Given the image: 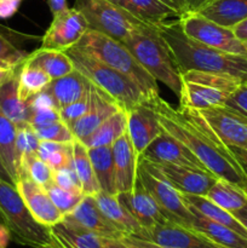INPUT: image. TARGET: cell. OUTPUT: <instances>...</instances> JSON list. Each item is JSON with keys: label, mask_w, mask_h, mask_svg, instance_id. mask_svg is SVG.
<instances>
[{"label": "cell", "mask_w": 247, "mask_h": 248, "mask_svg": "<svg viewBox=\"0 0 247 248\" xmlns=\"http://www.w3.org/2000/svg\"><path fill=\"white\" fill-rule=\"evenodd\" d=\"M148 103L156 113L162 130L185 145L199 161L216 177L245 189L247 173L242 165L217 133L195 109L173 108L157 96Z\"/></svg>", "instance_id": "6da1fadb"}, {"label": "cell", "mask_w": 247, "mask_h": 248, "mask_svg": "<svg viewBox=\"0 0 247 248\" xmlns=\"http://www.w3.org/2000/svg\"><path fill=\"white\" fill-rule=\"evenodd\" d=\"M159 31L169 44L179 72H201L229 74L245 81L247 78V56L223 52L189 38L178 19L159 24Z\"/></svg>", "instance_id": "7a4b0ae2"}, {"label": "cell", "mask_w": 247, "mask_h": 248, "mask_svg": "<svg viewBox=\"0 0 247 248\" xmlns=\"http://www.w3.org/2000/svg\"><path fill=\"white\" fill-rule=\"evenodd\" d=\"M136 60L156 81L177 97L181 93V72L169 44L154 24L144 23L123 41Z\"/></svg>", "instance_id": "3957f363"}, {"label": "cell", "mask_w": 247, "mask_h": 248, "mask_svg": "<svg viewBox=\"0 0 247 248\" xmlns=\"http://www.w3.org/2000/svg\"><path fill=\"white\" fill-rule=\"evenodd\" d=\"M75 47L93 56L101 62L130 78L144 92L148 101L160 96L156 80L140 65L121 41L89 29Z\"/></svg>", "instance_id": "277c9868"}, {"label": "cell", "mask_w": 247, "mask_h": 248, "mask_svg": "<svg viewBox=\"0 0 247 248\" xmlns=\"http://www.w3.org/2000/svg\"><path fill=\"white\" fill-rule=\"evenodd\" d=\"M65 52L77 72L81 73L92 84L110 94L125 111L131 110L148 101L144 92L130 78L113 69L93 56L79 50L75 46L65 50Z\"/></svg>", "instance_id": "5b68a950"}, {"label": "cell", "mask_w": 247, "mask_h": 248, "mask_svg": "<svg viewBox=\"0 0 247 248\" xmlns=\"http://www.w3.org/2000/svg\"><path fill=\"white\" fill-rule=\"evenodd\" d=\"M244 80L229 74L188 70L181 73L179 107L195 110L224 106Z\"/></svg>", "instance_id": "8992f818"}, {"label": "cell", "mask_w": 247, "mask_h": 248, "mask_svg": "<svg viewBox=\"0 0 247 248\" xmlns=\"http://www.w3.org/2000/svg\"><path fill=\"white\" fill-rule=\"evenodd\" d=\"M0 222L22 246L40 247L52 244L50 229L34 219L16 186L0 179Z\"/></svg>", "instance_id": "52a82bcc"}, {"label": "cell", "mask_w": 247, "mask_h": 248, "mask_svg": "<svg viewBox=\"0 0 247 248\" xmlns=\"http://www.w3.org/2000/svg\"><path fill=\"white\" fill-rule=\"evenodd\" d=\"M74 7L84 15L89 29L121 43L144 24L123 6L109 0H77Z\"/></svg>", "instance_id": "ba28073f"}, {"label": "cell", "mask_w": 247, "mask_h": 248, "mask_svg": "<svg viewBox=\"0 0 247 248\" xmlns=\"http://www.w3.org/2000/svg\"><path fill=\"white\" fill-rule=\"evenodd\" d=\"M138 179L143 184L145 190L156 201L167 219L190 228L194 219V213L184 202L182 193L174 189L155 170L152 162L139 159Z\"/></svg>", "instance_id": "9c48e42d"}, {"label": "cell", "mask_w": 247, "mask_h": 248, "mask_svg": "<svg viewBox=\"0 0 247 248\" xmlns=\"http://www.w3.org/2000/svg\"><path fill=\"white\" fill-rule=\"evenodd\" d=\"M178 22L184 34L203 45L223 52L247 56V47L229 27L220 26L199 12H186Z\"/></svg>", "instance_id": "30bf717a"}, {"label": "cell", "mask_w": 247, "mask_h": 248, "mask_svg": "<svg viewBox=\"0 0 247 248\" xmlns=\"http://www.w3.org/2000/svg\"><path fill=\"white\" fill-rule=\"evenodd\" d=\"M198 111L228 147L247 152V114L227 104Z\"/></svg>", "instance_id": "8fae6325"}, {"label": "cell", "mask_w": 247, "mask_h": 248, "mask_svg": "<svg viewBox=\"0 0 247 248\" xmlns=\"http://www.w3.org/2000/svg\"><path fill=\"white\" fill-rule=\"evenodd\" d=\"M89 31L84 15L75 7H68L53 15L50 27L41 38L43 48L65 51L77 45Z\"/></svg>", "instance_id": "7c38bea8"}, {"label": "cell", "mask_w": 247, "mask_h": 248, "mask_svg": "<svg viewBox=\"0 0 247 248\" xmlns=\"http://www.w3.org/2000/svg\"><path fill=\"white\" fill-rule=\"evenodd\" d=\"M133 236L170 248H222L196 230L172 220L142 229L139 234Z\"/></svg>", "instance_id": "4fadbf2b"}, {"label": "cell", "mask_w": 247, "mask_h": 248, "mask_svg": "<svg viewBox=\"0 0 247 248\" xmlns=\"http://www.w3.org/2000/svg\"><path fill=\"white\" fill-rule=\"evenodd\" d=\"M150 162V161H149ZM157 172L182 194L206 196L218 177L207 170L170 164H153Z\"/></svg>", "instance_id": "5bb4252c"}, {"label": "cell", "mask_w": 247, "mask_h": 248, "mask_svg": "<svg viewBox=\"0 0 247 248\" xmlns=\"http://www.w3.org/2000/svg\"><path fill=\"white\" fill-rule=\"evenodd\" d=\"M161 133L162 127L156 113L148 101L127 111V135L138 160Z\"/></svg>", "instance_id": "9a60e30c"}, {"label": "cell", "mask_w": 247, "mask_h": 248, "mask_svg": "<svg viewBox=\"0 0 247 248\" xmlns=\"http://www.w3.org/2000/svg\"><path fill=\"white\" fill-rule=\"evenodd\" d=\"M119 110H121V107L116 103L115 99L90 81V104L87 110L70 126L74 138L81 140Z\"/></svg>", "instance_id": "2e32d148"}, {"label": "cell", "mask_w": 247, "mask_h": 248, "mask_svg": "<svg viewBox=\"0 0 247 248\" xmlns=\"http://www.w3.org/2000/svg\"><path fill=\"white\" fill-rule=\"evenodd\" d=\"M140 159H144L147 161L153 162V164L179 165V166L207 170L185 145L182 144L179 140L170 136L164 130L159 137L155 138L150 143V145L145 149Z\"/></svg>", "instance_id": "e0dca14e"}, {"label": "cell", "mask_w": 247, "mask_h": 248, "mask_svg": "<svg viewBox=\"0 0 247 248\" xmlns=\"http://www.w3.org/2000/svg\"><path fill=\"white\" fill-rule=\"evenodd\" d=\"M15 186L21 194L22 199L36 222L50 228L64 218V216L52 202L44 186L34 183L27 177H19Z\"/></svg>", "instance_id": "ac0fdd59"}, {"label": "cell", "mask_w": 247, "mask_h": 248, "mask_svg": "<svg viewBox=\"0 0 247 248\" xmlns=\"http://www.w3.org/2000/svg\"><path fill=\"white\" fill-rule=\"evenodd\" d=\"M114 167H115V184L119 194L133 190L138 181V160L132 147L127 131L111 144Z\"/></svg>", "instance_id": "d6986e66"}, {"label": "cell", "mask_w": 247, "mask_h": 248, "mask_svg": "<svg viewBox=\"0 0 247 248\" xmlns=\"http://www.w3.org/2000/svg\"><path fill=\"white\" fill-rule=\"evenodd\" d=\"M118 198L132 217L137 220L142 229H149L165 220H169L165 217L156 201L145 190L139 179L136 183L133 190L119 194Z\"/></svg>", "instance_id": "ffe728a7"}, {"label": "cell", "mask_w": 247, "mask_h": 248, "mask_svg": "<svg viewBox=\"0 0 247 248\" xmlns=\"http://www.w3.org/2000/svg\"><path fill=\"white\" fill-rule=\"evenodd\" d=\"M64 217L70 218L102 239H121L124 236L123 232L104 216L94 196L85 195L77 207Z\"/></svg>", "instance_id": "44dd1931"}, {"label": "cell", "mask_w": 247, "mask_h": 248, "mask_svg": "<svg viewBox=\"0 0 247 248\" xmlns=\"http://www.w3.org/2000/svg\"><path fill=\"white\" fill-rule=\"evenodd\" d=\"M52 244L58 248H102L103 239L64 217L60 223L48 228Z\"/></svg>", "instance_id": "7402d4cb"}, {"label": "cell", "mask_w": 247, "mask_h": 248, "mask_svg": "<svg viewBox=\"0 0 247 248\" xmlns=\"http://www.w3.org/2000/svg\"><path fill=\"white\" fill-rule=\"evenodd\" d=\"M123 7L144 23L154 26L176 21L184 15L171 0H125Z\"/></svg>", "instance_id": "603a6c76"}, {"label": "cell", "mask_w": 247, "mask_h": 248, "mask_svg": "<svg viewBox=\"0 0 247 248\" xmlns=\"http://www.w3.org/2000/svg\"><path fill=\"white\" fill-rule=\"evenodd\" d=\"M193 212V211H191ZM194 213V219L191 223V229L202 234L216 245L222 248H247V237L242 236L235 230L225 225L216 223L199 213Z\"/></svg>", "instance_id": "cb8c5ba5"}, {"label": "cell", "mask_w": 247, "mask_h": 248, "mask_svg": "<svg viewBox=\"0 0 247 248\" xmlns=\"http://www.w3.org/2000/svg\"><path fill=\"white\" fill-rule=\"evenodd\" d=\"M90 81L77 69L69 74L52 80L45 91L52 97L57 108L62 109L69 106L82 96L89 87Z\"/></svg>", "instance_id": "d4e9b609"}, {"label": "cell", "mask_w": 247, "mask_h": 248, "mask_svg": "<svg viewBox=\"0 0 247 248\" xmlns=\"http://www.w3.org/2000/svg\"><path fill=\"white\" fill-rule=\"evenodd\" d=\"M97 203L107 218L125 235H138L142 227L132 217L127 208L120 202L118 195H110L104 191H98L94 195Z\"/></svg>", "instance_id": "484cf974"}, {"label": "cell", "mask_w": 247, "mask_h": 248, "mask_svg": "<svg viewBox=\"0 0 247 248\" xmlns=\"http://www.w3.org/2000/svg\"><path fill=\"white\" fill-rule=\"evenodd\" d=\"M23 61L40 68L52 80L64 77L75 70L68 53L53 48H38L34 52L28 53Z\"/></svg>", "instance_id": "4316f807"}, {"label": "cell", "mask_w": 247, "mask_h": 248, "mask_svg": "<svg viewBox=\"0 0 247 248\" xmlns=\"http://www.w3.org/2000/svg\"><path fill=\"white\" fill-rule=\"evenodd\" d=\"M182 198L190 211L199 213L213 222L225 225L241 234L242 236L247 237V230L242 227L241 223L232 213L216 205L208 198L203 195H190V194H182Z\"/></svg>", "instance_id": "83f0119b"}, {"label": "cell", "mask_w": 247, "mask_h": 248, "mask_svg": "<svg viewBox=\"0 0 247 248\" xmlns=\"http://www.w3.org/2000/svg\"><path fill=\"white\" fill-rule=\"evenodd\" d=\"M127 131V111L124 109L116 111L107 120H104L89 136L82 138L80 142L90 149L94 147L111 145L119 137Z\"/></svg>", "instance_id": "f1b7e54d"}, {"label": "cell", "mask_w": 247, "mask_h": 248, "mask_svg": "<svg viewBox=\"0 0 247 248\" xmlns=\"http://www.w3.org/2000/svg\"><path fill=\"white\" fill-rule=\"evenodd\" d=\"M199 14L232 28L247 17V0H212Z\"/></svg>", "instance_id": "f546056e"}, {"label": "cell", "mask_w": 247, "mask_h": 248, "mask_svg": "<svg viewBox=\"0 0 247 248\" xmlns=\"http://www.w3.org/2000/svg\"><path fill=\"white\" fill-rule=\"evenodd\" d=\"M89 155L101 191L110 195H118L111 145L90 148Z\"/></svg>", "instance_id": "4dcf8cb0"}, {"label": "cell", "mask_w": 247, "mask_h": 248, "mask_svg": "<svg viewBox=\"0 0 247 248\" xmlns=\"http://www.w3.org/2000/svg\"><path fill=\"white\" fill-rule=\"evenodd\" d=\"M52 81L40 68L22 61L17 72V90L19 98L27 102L31 97L43 92Z\"/></svg>", "instance_id": "1f68e13d"}, {"label": "cell", "mask_w": 247, "mask_h": 248, "mask_svg": "<svg viewBox=\"0 0 247 248\" xmlns=\"http://www.w3.org/2000/svg\"><path fill=\"white\" fill-rule=\"evenodd\" d=\"M206 198L230 213L240 210L247 203V194L245 189L220 178H218L208 189Z\"/></svg>", "instance_id": "d6a6232c"}, {"label": "cell", "mask_w": 247, "mask_h": 248, "mask_svg": "<svg viewBox=\"0 0 247 248\" xmlns=\"http://www.w3.org/2000/svg\"><path fill=\"white\" fill-rule=\"evenodd\" d=\"M73 166L79 177L81 190L84 195L94 196L99 189V184L97 182L91 160H90L89 149L82 144L80 140H75L73 142Z\"/></svg>", "instance_id": "836d02e7"}, {"label": "cell", "mask_w": 247, "mask_h": 248, "mask_svg": "<svg viewBox=\"0 0 247 248\" xmlns=\"http://www.w3.org/2000/svg\"><path fill=\"white\" fill-rule=\"evenodd\" d=\"M0 110L17 125L29 123V107L18 96L17 90V75L14 79L0 87Z\"/></svg>", "instance_id": "e575fe53"}, {"label": "cell", "mask_w": 247, "mask_h": 248, "mask_svg": "<svg viewBox=\"0 0 247 248\" xmlns=\"http://www.w3.org/2000/svg\"><path fill=\"white\" fill-rule=\"evenodd\" d=\"M16 132V124L0 110V157L15 184L17 181Z\"/></svg>", "instance_id": "d590c367"}, {"label": "cell", "mask_w": 247, "mask_h": 248, "mask_svg": "<svg viewBox=\"0 0 247 248\" xmlns=\"http://www.w3.org/2000/svg\"><path fill=\"white\" fill-rule=\"evenodd\" d=\"M19 177H27L34 183L46 186L53 182V171L38 154H28L24 155L18 162L17 179Z\"/></svg>", "instance_id": "8d00e7d4"}, {"label": "cell", "mask_w": 247, "mask_h": 248, "mask_svg": "<svg viewBox=\"0 0 247 248\" xmlns=\"http://www.w3.org/2000/svg\"><path fill=\"white\" fill-rule=\"evenodd\" d=\"M73 143H57L40 140L36 154L51 167L52 171L73 166Z\"/></svg>", "instance_id": "74e56055"}, {"label": "cell", "mask_w": 247, "mask_h": 248, "mask_svg": "<svg viewBox=\"0 0 247 248\" xmlns=\"http://www.w3.org/2000/svg\"><path fill=\"white\" fill-rule=\"evenodd\" d=\"M44 188L63 216L72 213L85 196L81 190H70V189L62 188V186H57L55 182L47 184Z\"/></svg>", "instance_id": "f35d334b"}, {"label": "cell", "mask_w": 247, "mask_h": 248, "mask_svg": "<svg viewBox=\"0 0 247 248\" xmlns=\"http://www.w3.org/2000/svg\"><path fill=\"white\" fill-rule=\"evenodd\" d=\"M16 161L18 162L24 155L36 154L40 145V140L35 130L29 123H22L16 125Z\"/></svg>", "instance_id": "ab89813d"}, {"label": "cell", "mask_w": 247, "mask_h": 248, "mask_svg": "<svg viewBox=\"0 0 247 248\" xmlns=\"http://www.w3.org/2000/svg\"><path fill=\"white\" fill-rule=\"evenodd\" d=\"M28 53L19 47L15 33L0 26V61L21 64Z\"/></svg>", "instance_id": "60d3db41"}, {"label": "cell", "mask_w": 247, "mask_h": 248, "mask_svg": "<svg viewBox=\"0 0 247 248\" xmlns=\"http://www.w3.org/2000/svg\"><path fill=\"white\" fill-rule=\"evenodd\" d=\"M34 130L40 140L57 143H73L75 140L72 130L63 120L55 121V123H51L43 127H36Z\"/></svg>", "instance_id": "b9f144b4"}, {"label": "cell", "mask_w": 247, "mask_h": 248, "mask_svg": "<svg viewBox=\"0 0 247 248\" xmlns=\"http://www.w3.org/2000/svg\"><path fill=\"white\" fill-rule=\"evenodd\" d=\"M89 104H90V84H89V87H87V90L82 93V96L80 97V98H77V101L70 103L69 106L61 109L60 110L61 119H62V120L70 127L75 121L79 120V119L84 115L85 111L87 110Z\"/></svg>", "instance_id": "7bdbcfd3"}, {"label": "cell", "mask_w": 247, "mask_h": 248, "mask_svg": "<svg viewBox=\"0 0 247 248\" xmlns=\"http://www.w3.org/2000/svg\"><path fill=\"white\" fill-rule=\"evenodd\" d=\"M53 182L62 188L70 189V190H81V184H80L74 166L63 167V169L53 171Z\"/></svg>", "instance_id": "ee69618b"}, {"label": "cell", "mask_w": 247, "mask_h": 248, "mask_svg": "<svg viewBox=\"0 0 247 248\" xmlns=\"http://www.w3.org/2000/svg\"><path fill=\"white\" fill-rule=\"evenodd\" d=\"M62 120L61 119L60 109L58 108H47V109H39V110H31V116H29V124L34 128L43 127V126L48 125L55 121Z\"/></svg>", "instance_id": "f6af8a7d"}, {"label": "cell", "mask_w": 247, "mask_h": 248, "mask_svg": "<svg viewBox=\"0 0 247 248\" xmlns=\"http://www.w3.org/2000/svg\"><path fill=\"white\" fill-rule=\"evenodd\" d=\"M225 104L247 114V84L242 82L241 86L229 97Z\"/></svg>", "instance_id": "bcb514c9"}, {"label": "cell", "mask_w": 247, "mask_h": 248, "mask_svg": "<svg viewBox=\"0 0 247 248\" xmlns=\"http://www.w3.org/2000/svg\"><path fill=\"white\" fill-rule=\"evenodd\" d=\"M19 65L21 64L0 61V87H2L6 82L16 77Z\"/></svg>", "instance_id": "7dc6e473"}, {"label": "cell", "mask_w": 247, "mask_h": 248, "mask_svg": "<svg viewBox=\"0 0 247 248\" xmlns=\"http://www.w3.org/2000/svg\"><path fill=\"white\" fill-rule=\"evenodd\" d=\"M21 0H0V18L7 19L17 14Z\"/></svg>", "instance_id": "c3c4849f"}, {"label": "cell", "mask_w": 247, "mask_h": 248, "mask_svg": "<svg viewBox=\"0 0 247 248\" xmlns=\"http://www.w3.org/2000/svg\"><path fill=\"white\" fill-rule=\"evenodd\" d=\"M121 240H123V241L131 248H170V247L160 246V245L147 241V240H143L140 239V237L133 236V235H125V236L121 237Z\"/></svg>", "instance_id": "681fc988"}, {"label": "cell", "mask_w": 247, "mask_h": 248, "mask_svg": "<svg viewBox=\"0 0 247 248\" xmlns=\"http://www.w3.org/2000/svg\"><path fill=\"white\" fill-rule=\"evenodd\" d=\"M235 36L247 47V17L232 27Z\"/></svg>", "instance_id": "f907efd6"}, {"label": "cell", "mask_w": 247, "mask_h": 248, "mask_svg": "<svg viewBox=\"0 0 247 248\" xmlns=\"http://www.w3.org/2000/svg\"><path fill=\"white\" fill-rule=\"evenodd\" d=\"M212 0H183L186 12H200Z\"/></svg>", "instance_id": "816d5d0a"}, {"label": "cell", "mask_w": 247, "mask_h": 248, "mask_svg": "<svg viewBox=\"0 0 247 248\" xmlns=\"http://www.w3.org/2000/svg\"><path fill=\"white\" fill-rule=\"evenodd\" d=\"M11 232L7 229L6 225L0 222V248H7L11 241Z\"/></svg>", "instance_id": "f5cc1de1"}, {"label": "cell", "mask_w": 247, "mask_h": 248, "mask_svg": "<svg viewBox=\"0 0 247 248\" xmlns=\"http://www.w3.org/2000/svg\"><path fill=\"white\" fill-rule=\"evenodd\" d=\"M48 7H50L51 14L56 15L58 12L63 11V10L68 9V2L67 0H47Z\"/></svg>", "instance_id": "db71d44e"}, {"label": "cell", "mask_w": 247, "mask_h": 248, "mask_svg": "<svg viewBox=\"0 0 247 248\" xmlns=\"http://www.w3.org/2000/svg\"><path fill=\"white\" fill-rule=\"evenodd\" d=\"M102 248H131L128 247L121 239H103Z\"/></svg>", "instance_id": "11a10c76"}, {"label": "cell", "mask_w": 247, "mask_h": 248, "mask_svg": "<svg viewBox=\"0 0 247 248\" xmlns=\"http://www.w3.org/2000/svg\"><path fill=\"white\" fill-rule=\"evenodd\" d=\"M232 215L234 216V217L236 218L240 223H241L242 227L247 230V203L242 208H240V210L232 212Z\"/></svg>", "instance_id": "9f6ffc18"}, {"label": "cell", "mask_w": 247, "mask_h": 248, "mask_svg": "<svg viewBox=\"0 0 247 248\" xmlns=\"http://www.w3.org/2000/svg\"><path fill=\"white\" fill-rule=\"evenodd\" d=\"M232 153L234 155L236 156V159L239 160L240 164L242 165L245 170H247V152L246 150H241V149H237V148H232Z\"/></svg>", "instance_id": "6f0895ef"}, {"label": "cell", "mask_w": 247, "mask_h": 248, "mask_svg": "<svg viewBox=\"0 0 247 248\" xmlns=\"http://www.w3.org/2000/svg\"><path fill=\"white\" fill-rule=\"evenodd\" d=\"M0 179H2V181L7 182V183H11V184H14V186H15L14 179H12V177L10 176V173L7 172L6 167H5V165H4V162H2L1 157H0Z\"/></svg>", "instance_id": "680465c9"}, {"label": "cell", "mask_w": 247, "mask_h": 248, "mask_svg": "<svg viewBox=\"0 0 247 248\" xmlns=\"http://www.w3.org/2000/svg\"><path fill=\"white\" fill-rule=\"evenodd\" d=\"M171 1L174 2V4H176L177 6L182 10V12H183V14H186V10H185V6H184L183 0H171Z\"/></svg>", "instance_id": "91938a15"}, {"label": "cell", "mask_w": 247, "mask_h": 248, "mask_svg": "<svg viewBox=\"0 0 247 248\" xmlns=\"http://www.w3.org/2000/svg\"><path fill=\"white\" fill-rule=\"evenodd\" d=\"M33 248H58L56 245L51 244V245H45V246H40V247H33Z\"/></svg>", "instance_id": "94428289"}, {"label": "cell", "mask_w": 247, "mask_h": 248, "mask_svg": "<svg viewBox=\"0 0 247 248\" xmlns=\"http://www.w3.org/2000/svg\"><path fill=\"white\" fill-rule=\"evenodd\" d=\"M109 1H111V2H114V4H118V5H120V6H123V4H124V1H125V0H109Z\"/></svg>", "instance_id": "6125c7cd"}, {"label": "cell", "mask_w": 247, "mask_h": 248, "mask_svg": "<svg viewBox=\"0 0 247 248\" xmlns=\"http://www.w3.org/2000/svg\"><path fill=\"white\" fill-rule=\"evenodd\" d=\"M245 171H246V173H247V170H245ZM245 191H246V194H247V183H246V186H245Z\"/></svg>", "instance_id": "be15d7a7"}, {"label": "cell", "mask_w": 247, "mask_h": 248, "mask_svg": "<svg viewBox=\"0 0 247 248\" xmlns=\"http://www.w3.org/2000/svg\"><path fill=\"white\" fill-rule=\"evenodd\" d=\"M244 82H245V84H247V78H246V79H245Z\"/></svg>", "instance_id": "e7e4bbea"}, {"label": "cell", "mask_w": 247, "mask_h": 248, "mask_svg": "<svg viewBox=\"0 0 247 248\" xmlns=\"http://www.w3.org/2000/svg\"><path fill=\"white\" fill-rule=\"evenodd\" d=\"M21 1H22V0H21Z\"/></svg>", "instance_id": "03108f58"}]
</instances>
